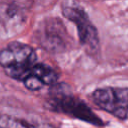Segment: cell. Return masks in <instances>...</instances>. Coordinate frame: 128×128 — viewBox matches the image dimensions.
Here are the masks:
<instances>
[{"label": "cell", "instance_id": "6", "mask_svg": "<svg viewBox=\"0 0 128 128\" xmlns=\"http://www.w3.org/2000/svg\"><path fill=\"white\" fill-rule=\"evenodd\" d=\"M59 75L51 66L44 63H36L22 81L24 86L30 91H38L44 86H53L57 83Z\"/></svg>", "mask_w": 128, "mask_h": 128}, {"label": "cell", "instance_id": "3", "mask_svg": "<svg viewBox=\"0 0 128 128\" xmlns=\"http://www.w3.org/2000/svg\"><path fill=\"white\" fill-rule=\"evenodd\" d=\"M61 10L63 16L75 24L79 42L86 53L91 56H97L100 51L99 35L97 28L91 22L86 11L74 3L63 4Z\"/></svg>", "mask_w": 128, "mask_h": 128}, {"label": "cell", "instance_id": "1", "mask_svg": "<svg viewBox=\"0 0 128 128\" xmlns=\"http://www.w3.org/2000/svg\"><path fill=\"white\" fill-rule=\"evenodd\" d=\"M46 107L54 112L62 113L72 118L95 126H104V121L82 99L73 95L66 84L56 83L51 86L46 99Z\"/></svg>", "mask_w": 128, "mask_h": 128}, {"label": "cell", "instance_id": "2", "mask_svg": "<svg viewBox=\"0 0 128 128\" xmlns=\"http://www.w3.org/2000/svg\"><path fill=\"white\" fill-rule=\"evenodd\" d=\"M36 63V51L26 43L11 42L0 50V66L14 80L22 82Z\"/></svg>", "mask_w": 128, "mask_h": 128}, {"label": "cell", "instance_id": "5", "mask_svg": "<svg viewBox=\"0 0 128 128\" xmlns=\"http://www.w3.org/2000/svg\"><path fill=\"white\" fill-rule=\"evenodd\" d=\"M38 42L43 49L50 52L62 51L67 44L66 29L58 19H47L37 31Z\"/></svg>", "mask_w": 128, "mask_h": 128}, {"label": "cell", "instance_id": "4", "mask_svg": "<svg viewBox=\"0 0 128 128\" xmlns=\"http://www.w3.org/2000/svg\"><path fill=\"white\" fill-rule=\"evenodd\" d=\"M90 99L101 110L128 121V87L97 88L90 94Z\"/></svg>", "mask_w": 128, "mask_h": 128}, {"label": "cell", "instance_id": "7", "mask_svg": "<svg viewBox=\"0 0 128 128\" xmlns=\"http://www.w3.org/2000/svg\"><path fill=\"white\" fill-rule=\"evenodd\" d=\"M0 128H54V127L47 123L30 121L16 116L0 114Z\"/></svg>", "mask_w": 128, "mask_h": 128}, {"label": "cell", "instance_id": "8", "mask_svg": "<svg viewBox=\"0 0 128 128\" xmlns=\"http://www.w3.org/2000/svg\"><path fill=\"white\" fill-rule=\"evenodd\" d=\"M0 15L5 23H10L11 21L14 23H22L25 20L23 7H20L16 3H7L5 7L2 5L0 7Z\"/></svg>", "mask_w": 128, "mask_h": 128}]
</instances>
